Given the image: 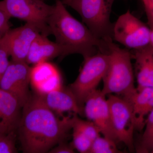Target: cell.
<instances>
[{"label":"cell","instance_id":"cell-1","mask_svg":"<svg viewBox=\"0 0 153 153\" xmlns=\"http://www.w3.org/2000/svg\"><path fill=\"white\" fill-rule=\"evenodd\" d=\"M22 108L17 131L24 153H48L72 129L73 116H58L36 94Z\"/></svg>","mask_w":153,"mask_h":153},{"label":"cell","instance_id":"cell-2","mask_svg":"<svg viewBox=\"0 0 153 153\" xmlns=\"http://www.w3.org/2000/svg\"><path fill=\"white\" fill-rule=\"evenodd\" d=\"M47 24L56 42L74 49L84 58L99 52L109 53L112 41L97 38L84 24L71 16L61 0H57L53 6Z\"/></svg>","mask_w":153,"mask_h":153},{"label":"cell","instance_id":"cell-3","mask_svg":"<svg viewBox=\"0 0 153 153\" xmlns=\"http://www.w3.org/2000/svg\"><path fill=\"white\" fill-rule=\"evenodd\" d=\"M109 48V63L102 79V92L106 96H119L128 101L137 91L131 53L128 49L121 48L113 41Z\"/></svg>","mask_w":153,"mask_h":153},{"label":"cell","instance_id":"cell-4","mask_svg":"<svg viewBox=\"0 0 153 153\" xmlns=\"http://www.w3.org/2000/svg\"><path fill=\"white\" fill-rule=\"evenodd\" d=\"M114 0H70L66 4L75 10L84 24L99 39L113 41L110 14Z\"/></svg>","mask_w":153,"mask_h":153},{"label":"cell","instance_id":"cell-5","mask_svg":"<svg viewBox=\"0 0 153 153\" xmlns=\"http://www.w3.org/2000/svg\"><path fill=\"white\" fill-rule=\"evenodd\" d=\"M109 61V53L101 52L85 57L77 78L68 86L83 111L86 99L102 80Z\"/></svg>","mask_w":153,"mask_h":153},{"label":"cell","instance_id":"cell-6","mask_svg":"<svg viewBox=\"0 0 153 153\" xmlns=\"http://www.w3.org/2000/svg\"><path fill=\"white\" fill-rule=\"evenodd\" d=\"M51 34L47 25L26 22L24 26L9 29L0 37L12 60L26 62L30 48L39 35Z\"/></svg>","mask_w":153,"mask_h":153},{"label":"cell","instance_id":"cell-7","mask_svg":"<svg viewBox=\"0 0 153 153\" xmlns=\"http://www.w3.org/2000/svg\"><path fill=\"white\" fill-rule=\"evenodd\" d=\"M150 29L129 10L121 15L113 24V40L127 49H140L149 45Z\"/></svg>","mask_w":153,"mask_h":153},{"label":"cell","instance_id":"cell-8","mask_svg":"<svg viewBox=\"0 0 153 153\" xmlns=\"http://www.w3.org/2000/svg\"><path fill=\"white\" fill-rule=\"evenodd\" d=\"M107 96L112 126L118 142L123 143L132 152L135 150L134 134L135 128L131 104L119 96Z\"/></svg>","mask_w":153,"mask_h":153},{"label":"cell","instance_id":"cell-9","mask_svg":"<svg viewBox=\"0 0 153 153\" xmlns=\"http://www.w3.org/2000/svg\"><path fill=\"white\" fill-rule=\"evenodd\" d=\"M31 67L27 62L12 60L0 80V88L13 95L22 108L31 96L29 89Z\"/></svg>","mask_w":153,"mask_h":153},{"label":"cell","instance_id":"cell-10","mask_svg":"<svg viewBox=\"0 0 153 153\" xmlns=\"http://www.w3.org/2000/svg\"><path fill=\"white\" fill-rule=\"evenodd\" d=\"M106 96L101 90L97 89L92 92L84 103V115L97 126L102 136L117 143Z\"/></svg>","mask_w":153,"mask_h":153},{"label":"cell","instance_id":"cell-11","mask_svg":"<svg viewBox=\"0 0 153 153\" xmlns=\"http://www.w3.org/2000/svg\"><path fill=\"white\" fill-rule=\"evenodd\" d=\"M1 2L11 18L42 25H47L53 7L42 0H2Z\"/></svg>","mask_w":153,"mask_h":153},{"label":"cell","instance_id":"cell-12","mask_svg":"<svg viewBox=\"0 0 153 153\" xmlns=\"http://www.w3.org/2000/svg\"><path fill=\"white\" fill-rule=\"evenodd\" d=\"M30 85L35 93L39 95L63 87L60 71L54 64L48 61L39 62L31 67Z\"/></svg>","mask_w":153,"mask_h":153},{"label":"cell","instance_id":"cell-13","mask_svg":"<svg viewBox=\"0 0 153 153\" xmlns=\"http://www.w3.org/2000/svg\"><path fill=\"white\" fill-rule=\"evenodd\" d=\"M47 36L41 34L33 42L26 60L29 65L48 61L59 56L77 54L74 49L50 41Z\"/></svg>","mask_w":153,"mask_h":153},{"label":"cell","instance_id":"cell-14","mask_svg":"<svg viewBox=\"0 0 153 153\" xmlns=\"http://www.w3.org/2000/svg\"><path fill=\"white\" fill-rule=\"evenodd\" d=\"M39 96L45 104L60 117H63V114L66 112L84 115L83 110L79 107L74 94L68 87L63 86L60 89Z\"/></svg>","mask_w":153,"mask_h":153},{"label":"cell","instance_id":"cell-15","mask_svg":"<svg viewBox=\"0 0 153 153\" xmlns=\"http://www.w3.org/2000/svg\"><path fill=\"white\" fill-rule=\"evenodd\" d=\"M135 60L134 73L137 89L153 87V51L149 46L130 51Z\"/></svg>","mask_w":153,"mask_h":153},{"label":"cell","instance_id":"cell-16","mask_svg":"<svg viewBox=\"0 0 153 153\" xmlns=\"http://www.w3.org/2000/svg\"><path fill=\"white\" fill-rule=\"evenodd\" d=\"M19 102L8 92L0 88V133L17 130L22 114Z\"/></svg>","mask_w":153,"mask_h":153},{"label":"cell","instance_id":"cell-17","mask_svg":"<svg viewBox=\"0 0 153 153\" xmlns=\"http://www.w3.org/2000/svg\"><path fill=\"white\" fill-rule=\"evenodd\" d=\"M137 90V92L128 101L132 108L135 131H142L144 128L146 119L153 110V87Z\"/></svg>","mask_w":153,"mask_h":153},{"label":"cell","instance_id":"cell-18","mask_svg":"<svg viewBox=\"0 0 153 153\" xmlns=\"http://www.w3.org/2000/svg\"><path fill=\"white\" fill-rule=\"evenodd\" d=\"M137 153H152L153 152V110L146 119L143 132L135 148Z\"/></svg>","mask_w":153,"mask_h":153},{"label":"cell","instance_id":"cell-19","mask_svg":"<svg viewBox=\"0 0 153 153\" xmlns=\"http://www.w3.org/2000/svg\"><path fill=\"white\" fill-rule=\"evenodd\" d=\"M72 129L82 133L93 142L101 134L100 131L93 122L81 119L76 114L73 115Z\"/></svg>","mask_w":153,"mask_h":153},{"label":"cell","instance_id":"cell-20","mask_svg":"<svg viewBox=\"0 0 153 153\" xmlns=\"http://www.w3.org/2000/svg\"><path fill=\"white\" fill-rule=\"evenodd\" d=\"M116 143L112 140L100 136L93 142L89 153L122 152L118 149Z\"/></svg>","mask_w":153,"mask_h":153},{"label":"cell","instance_id":"cell-21","mask_svg":"<svg viewBox=\"0 0 153 153\" xmlns=\"http://www.w3.org/2000/svg\"><path fill=\"white\" fill-rule=\"evenodd\" d=\"M72 130V141L71 144L74 149L79 153H89L93 141L80 131Z\"/></svg>","mask_w":153,"mask_h":153},{"label":"cell","instance_id":"cell-22","mask_svg":"<svg viewBox=\"0 0 153 153\" xmlns=\"http://www.w3.org/2000/svg\"><path fill=\"white\" fill-rule=\"evenodd\" d=\"M17 130L3 135L0 138V153H17Z\"/></svg>","mask_w":153,"mask_h":153},{"label":"cell","instance_id":"cell-23","mask_svg":"<svg viewBox=\"0 0 153 153\" xmlns=\"http://www.w3.org/2000/svg\"><path fill=\"white\" fill-rule=\"evenodd\" d=\"M9 56L10 55L7 47L0 40V80L10 62L9 60Z\"/></svg>","mask_w":153,"mask_h":153},{"label":"cell","instance_id":"cell-24","mask_svg":"<svg viewBox=\"0 0 153 153\" xmlns=\"http://www.w3.org/2000/svg\"><path fill=\"white\" fill-rule=\"evenodd\" d=\"M10 18L0 1V37L10 29L9 21Z\"/></svg>","mask_w":153,"mask_h":153},{"label":"cell","instance_id":"cell-25","mask_svg":"<svg viewBox=\"0 0 153 153\" xmlns=\"http://www.w3.org/2000/svg\"><path fill=\"white\" fill-rule=\"evenodd\" d=\"M74 148L71 144H68L64 141L61 142L52 148L48 153H74Z\"/></svg>","mask_w":153,"mask_h":153},{"label":"cell","instance_id":"cell-26","mask_svg":"<svg viewBox=\"0 0 153 153\" xmlns=\"http://www.w3.org/2000/svg\"><path fill=\"white\" fill-rule=\"evenodd\" d=\"M144 6L146 12H149L153 9V0H141Z\"/></svg>","mask_w":153,"mask_h":153},{"label":"cell","instance_id":"cell-27","mask_svg":"<svg viewBox=\"0 0 153 153\" xmlns=\"http://www.w3.org/2000/svg\"><path fill=\"white\" fill-rule=\"evenodd\" d=\"M148 21L149 27L153 26V9L149 12H146Z\"/></svg>","mask_w":153,"mask_h":153},{"label":"cell","instance_id":"cell-28","mask_svg":"<svg viewBox=\"0 0 153 153\" xmlns=\"http://www.w3.org/2000/svg\"><path fill=\"white\" fill-rule=\"evenodd\" d=\"M150 29V36L149 43V46L153 51V26L149 27Z\"/></svg>","mask_w":153,"mask_h":153},{"label":"cell","instance_id":"cell-29","mask_svg":"<svg viewBox=\"0 0 153 153\" xmlns=\"http://www.w3.org/2000/svg\"><path fill=\"white\" fill-rule=\"evenodd\" d=\"M70 1V0H62L61 1L63 2V3L64 4H66Z\"/></svg>","mask_w":153,"mask_h":153},{"label":"cell","instance_id":"cell-30","mask_svg":"<svg viewBox=\"0 0 153 153\" xmlns=\"http://www.w3.org/2000/svg\"><path fill=\"white\" fill-rule=\"evenodd\" d=\"M4 134H3L2 133H0V138H1V137Z\"/></svg>","mask_w":153,"mask_h":153},{"label":"cell","instance_id":"cell-31","mask_svg":"<svg viewBox=\"0 0 153 153\" xmlns=\"http://www.w3.org/2000/svg\"><path fill=\"white\" fill-rule=\"evenodd\" d=\"M152 153H153V152H152Z\"/></svg>","mask_w":153,"mask_h":153},{"label":"cell","instance_id":"cell-32","mask_svg":"<svg viewBox=\"0 0 153 153\" xmlns=\"http://www.w3.org/2000/svg\"><path fill=\"white\" fill-rule=\"evenodd\" d=\"M42 1H43V0H42Z\"/></svg>","mask_w":153,"mask_h":153}]
</instances>
